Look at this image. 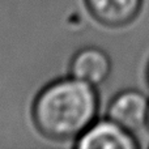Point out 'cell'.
I'll return each mask as SVG.
<instances>
[{"label":"cell","instance_id":"2","mask_svg":"<svg viewBox=\"0 0 149 149\" xmlns=\"http://www.w3.org/2000/svg\"><path fill=\"white\" fill-rule=\"evenodd\" d=\"M149 98L134 89L118 93L109 103L107 118L131 134L147 128Z\"/></svg>","mask_w":149,"mask_h":149},{"label":"cell","instance_id":"4","mask_svg":"<svg viewBox=\"0 0 149 149\" xmlns=\"http://www.w3.org/2000/svg\"><path fill=\"white\" fill-rule=\"evenodd\" d=\"M71 76L98 86L107 80L111 72V60L98 47H84L73 55L70 65Z\"/></svg>","mask_w":149,"mask_h":149},{"label":"cell","instance_id":"6","mask_svg":"<svg viewBox=\"0 0 149 149\" xmlns=\"http://www.w3.org/2000/svg\"><path fill=\"white\" fill-rule=\"evenodd\" d=\"M147 128L149 130V109H148V120H147Z\"/></svg>","mask_w":149,"mask_h":149},{"label":"cell","instance_id":"3","mask_svg":"<svg viewBox=\"0 0 149 149\" xmlns=\"http://www.w3.org/2000/svg\"><path fill=\"white\" fill-rule=\"evenodd\" d=\"M74 147L80 149H135L137 143L134 134L106 118L93 122L76 139Z\"/></svg>","mask_w":149,"mask_h":149},{"label":"cell","instance_id":"5","mask_svg":"<svg viewBox=\"0 0 149 149\" xmlns=\"http://www.w3.org/2000/svg\"><path fill=\"white\" fill-rule=\"evenodd\" d=\"M89 12L102 25L120 28L137 17L143 0H85Z\"/></svg>","mask_w":149,"mask_h":149},{"label":"cell","instance_id":"1","mask_svg":"<svg viewBox=\"0 0 149 149\" xmlns=\"http://www.w3.org/2000/svg\"><path fill=\"white\" fill-rule=\"evenodd\" d=\"M98 94L95 86L76 77L50 82L36 97L31 118L45 137L55 141L76 140L95 120Z\"/></svg>","mask_w":149,"mask_h":149}]
</instances>
